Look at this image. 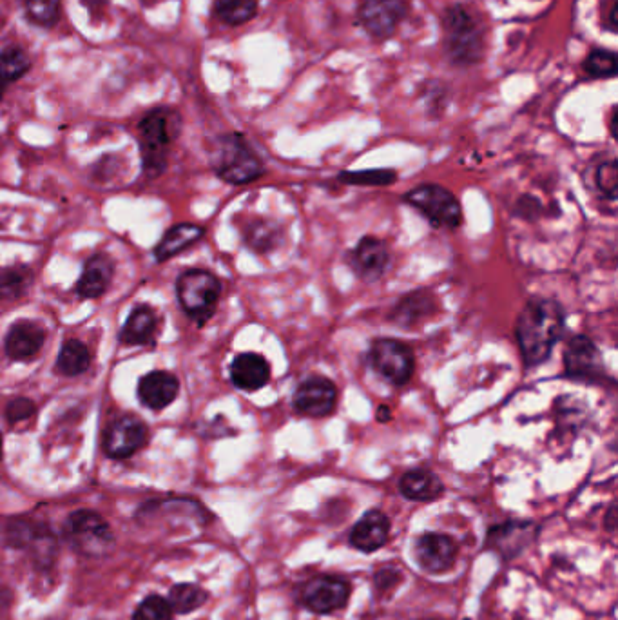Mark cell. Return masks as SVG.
Instances as JSON below:
<instances>
[{"instance_id":"1","label":"cell","mask_w":618,"mask_h":620,"mask_svg":"<svg viewBox=\"0 0 618 620\" xmlns=\"http://www.w3.org/2000/svg\"><path fill=\"white\" fill-rule=\"evenodd\" d=\"M564 309L559 301L535 296L524 305L515 323V336L526 367H539L550 358L564 332Z\"/></svg>"},{"instance_id":"2","label":"cell","mask_w":618,"mask_h":620,"mask_svg":"<svg viewBox=\"0 0 618 620\" xmlns=\"http://www.w3.org/2000/svg\"><path fill=\"white\" fill-rule=\"evenodd\" d=\"M211 164L216 175L227 184L245 185L265 173L260 156L240 135H223L214 142Z\"/></svg>"},{"instance_id":"3","label":"cell","mask_w":618,"mask_h":620,"mask_svg":"<svg viewBox=\"0 0 618 620\" xmlns=\"http://www.w3.org/2000/svg\"><path fill=\"white\" fill-rule=\"evenodd\" d=\"M178 117L167 109H156L140 122V147L145 175L155 178L164 173L169 147L178 135Z\"/></svg>"},{"instance_id":"4","label":"cell","mask_w":618,"mask_h":620,"mask_svg":"<svg viewBox=\"0 0 618 620\" xmlns=\"http://www.w3.org/2000/svg\"><path fill=\"white\" fill-rule=\"evenodd\" d=\"M446 51L455 64L470 66L483 57L484 30L472 11L455 6L445 15Z\"/></svg>"},{"instance_id":"5","label":"cell","mask_w":618,"mask_h":620,"mask_svg":"<svg viewBox=\"0 0 618 620\" xmlns=\"http://www.w3.org/2000/svg\"><path fill=\"white\" fill-rule=\"evenodd\" d=\"M176 292L187 316L203 325L216 310L222 294V283L213 272L193 269L180 276L176 283Z\"/></svg>"},{"instance_id":"6","label":"cell","mask_w":618,"mask_h":620,"mask_svg":"<svg viewBox=\"0 0 618 620\" xmlns=\"http://www.w3.org/2000/svg\"><path fill=\"white\" fill-rule=\"evenodd\" d=\"M405 202L423 214L435 229H457L463 223L459 200L441 185H419L405 194Z\"/></svg>"},{"instance_id":"7","label":"cell","mask_w":618,"mask_h":620,"mask_svg":"<svg viewBox=\"0 0 618 620\" xmlns=\"http://www.w3.org/2000/svg\"><path fill=\"white\" fill-rule=\"evenodd\" d=\"M66 537L69 544L86 557H104L113 552L116 544L106 519L89 510H78L69 515Z\"/></svg>"},{"instance_id":"8","label":"cell","mask_w":618,"mask_h":620,"mask_svg":"<svg viewBox=\"0 0 618 620\" xmlns=\"http://www.w3.org/2000/svg\"><path fill=\"white\" fill-rule=\"evenodd\" d=\"M367 359L374 372L396 387L406 385L416 370V358L412 349L392 338H377L372 341Z\"/></svg>"},{"instance_id":"9","label":"cell","mask_w":618,"mask_h":620,"mask_svg":"<svg viewBox=\"0 0 618 620\" xmlns=\"http://www.w3.org/2000/svg\"><path fill=\"white\" fill-rule=\"evenodd\" d=\"M566 376L579 381H602L606 365L599 347L588 336H575L564 349Z\"/></svg>"},{"instance_id":"10","label":"cell","mask_w":618,"mask_h":620,"mask_svg":"<svg viewBox=\"0 0 618 620\" xmlns=\"http://www.w3.org/2000/svg\"><path fill=\"white\" fill-rule=\"evenodd\" d=\"M294 410L307 417H327L338 405V388L323 376H312L300 383L292 396Z\"/></svg>"},{"instance_id":"11","label":"cell","mask_w":618,"mask_h":620,"mask_svg":"<svg viewBox=\"0 0 618 620\" xmlns=\"http://www.w3.org/2000/svg\"><path fill=\"white\" fill-rule=\"evenodd\" d=\"M406 0H363L359 8V22L370 37L388 39L396 33L397 26L405 19Z\"/></svg>"},{"instance_id":"12","label":"cell","mask_w":618,"mask_h":620,"mask_svg":"<svg viewBox=\"0 0 618 620\" xmlns=\"http://www.w3.org/2000/svg\"><path fill=\"white\" fill-rule=\"evenodd\" d=\"M350 584L338 577H314L301 590V602L314 613H332L347 606Z\"/></svg>"},{"instance_id":"13","label":"cell","mask_w":618,"mask_h":620,"mask_svg":"<svg viewBox=\"0 0 618 620\" xmlns=\"http://www.w3.org/2000/svg\"><path fill=\"white\" fill-rule=\"evenodd\" d=\"M147 441V427L135 416L118 417L104 434V450L113 459H127Z\"/></svg>"},{"instance_id":"14","label":"cell","mask_w":618,"mask_h":620,"mask_svg":"<svg viewBox=\"0 0 618 620\" xmlns=\"http://www.w3.org/2000/svg\"><path fill=\"white\" fill-rule=\"evenodd\" d=\"M348 263L356 276L363 281H377L383 278L390 263V251L385 240L377 236H363L354 251L350 252Z\"/></svg>"},{"instance_id":"15","label":"cell","mask_w":618,"mask_h":620,"mask_svg":"<svg viewBox=\"0 0 618 620\" xmlns=\"http://www.w3.org/2000/svg\"><path fill=\"white\" fill-rule=\"evenodd\" d=\"M459 548L445 533H425L417 539L416 559L428 573H443L454 566Z\"/></svg>"},{"instance_id":"16","label":"cell","mask_w":618,"mask_h":620,"mask_svg":"<svg viewBox=\"0 0 618 620\" xmlns=\"http://www.w3.org/2000/svg\"><path fill=\"white\" fill-rule=\"evenodd\" d=\"M533 537H535V526L532 523L510 521V523L493 526L486 535V548L499 553L504 559H512L532 543Z\"/></svg>"},{"instance_id":"17","label":"cell","mask_w":618,"mask_h":620,"mask_svg":"<svg viewBox=\"0 0 618 620\" xmlns=\"http://www.w3.org/2000/svg\"><path fill=\"white\" fill-rule=\"evenodd\" d=\"M437 310L434 292L419 289L405 294L390 312V321L403 329H416Z\"/></svg>"},{"instance_id":"18","label":"cell","mask_w":618,"mask_h":620,"mask_svg":"<svg viewBox=\"0 0 618 620\" xmlns=\"http://www.w3.org/2000/svg\"><path fill=\"white\" fill-rule=\"evenodd\" d=\"M271 374L269 361L256 352H245L232 361V385L240 390H260L271 381Z\"/></svg>"},{"instance_id":"19","label":"cell","mask_w":618,"mask_h":620,"mask_svg":"<svg viewBox=\"0 0 618 620\" xmlns=\"http://www.w3.org/2000/svg\"><path fill=\"white\" fill-rule=\"evenodd\" d=\"M180 392V381L169 372L156 370L140 379L138 396L145 407L151 410H162L173 403Z\"/></svg>"},{"instance_id":"20","label":"cell","mask_w":618,"mask_h":620,"mask_svg":"<svg viewBox=\"0 0 618 620\" xmlns=\"http://www.w3.org/2000/svg\"><path fill=\"white\" fill-rule=\"evenodd\" d=\"M388 533H390V521L387 515L379 510H370L352 528L350 544L361 552H376L387 543Z\"/></svg>"},{"instance_id":"21","label":"cell","mask_w":618,"mask_h":620,"mask_svg":"<svg viewBox=\"0 0 618 620\" xmlns=\"http://www.w3.org/2000/svg\"><path fill=\"white\" fill-rule=\"evenodd\" d=\"M46 334L37 323L28 320H20L11 325L10 332L6 336V352L8 356L17 361L33 358L44 345Z\"/></svg>"},{"instance_id":"22","label":"cell","mask_w":618,"mask_h":620,"mask_svg":"<svg viewBox=\"0 0 618 620\" xmlns=\"http://www.w3.org/2000/svg\"><path fill=\"white\" fill-rule=\"evenodd\" d=\"M115 263L107 254H97L93 256L84 267V272L78 280L77 292L82 298H98L107 291L109 283L113 280Z\"/></svg>"},{"instance_id":"23","label":"cell","mask_w":618,"mask_h":620,"mask_svg":"<svg viewBox=\"0 0 618 620\" xmlns=\"http://www.w3.org/2000/svg\"><path fill=\"white\" fill-rule=\"evenodd\" d=\"M399 492L410 501L428 503L445 492L443 481L430 470H410L399 481Z\"/></svg>"},{"instance_id":"24","label":"cell","mask_w":618,"mask_h":620,"mask_svg":"<svg viewBox=\"0 0 618 620\" xmlns=\"http://www.w3.org/2000/svg\"><path fill=\"white\" fill-rule=\"evenodd\" d=\"M205 231L200 225L194 223H180L174 225L173 229H169L165 233L162 242L156 245L155 256L158 262H167L169 258H173L176 254L189 249L191 245L202 240Z\"/></svg>"},{"instance_id":"25","label":"cell","mask_w":618,"mask_h":620,"mask_svg":"<svg viewBox=\"0 0 618 620\" xmlns=\"http://www.w3.org/2000/svg\"><path fill=\"white\" fill-rule=\"evenodd\" d=\"M243 242L258 254L274 251L283 243V229L281 225L271 220H252L243 229Z\"/></svg>"},{"instance_id":"26","label":"cell","mask_w":618,"mask_h":620,"mask_svg":"<svg viewBox=\"0 0 618 620\" xmlns=\"http://www.w3.org/2000/svg\"><path fill=\"white\" fill-rule=\"evenodd\" d=\"M156 327H158V320H156L153 309H149L145 305L136 307L129 314L126 325L120 332V340L124 341L126 345H147L149 341H153L155 338Z\"/></svg>"},{"instance_id":"27","label":"cell","mask_w":618,"mask_h":620,"mask_svg":"<svg viewBox=\"0 0 618 620\" xmlns=\"http://www.w3.org/2000/svg\"><path fill=\"white\" fill-rule=\"evenodd\" d=\"M91 367V352L82 341L68 340L60 349L57 370L62 376L75 378Z\"/></svg>"},{"instance_id":"28","label":"cell","mask_w":618,"mask_h":620,"mask_svg":"<svg viewBox=\"0 0 618 620\" xmlns=\"http://www.w3.org/2000/svg\"><path fill=\"white\" fill-rule=\"evenodd\" d=\"M258 0H214V11L218 19L229 26L245 24L256 15Z\"/></svg>"},{"instance_id":"29","label":"cell","mask_w":618,"mask_h":620,"mask_svg":"<svg viewBox=\"0 0 618 620\" xmlns=\"http://www.w3.org/2000/svg\"><path fill=\"white\" fill-rule=\"evenodd\" d=\"M207 601V593L194 584H176L169 593V606L176 613L198 610Z\"/></svg>"},{"instance_id":"30","label":"cell","mask_w":618,"mask_h":620,"mask_svg":"<svg viewBox=\"0 0 618 620\" xmlns=\"http://www.w3.org/2000/svg\"><path fill=\"white\" fill-rule=\"evenodd\" d=\"M31 68V59L22 48L11 46L0 53V80L13 82L24 77Z\"/></svg>"},{"instance_id":"31","label":"cell","mask_w":618,"mask_h":620,"mask_svg":"<svg viewBox=\"0 0 618 620\" xmlns=\"http://www.w3.org/2000/svg\"><path fill=\"white\" fill-rule=\"evenodd\" d=\"M338 178L343 184L381 187V185L394 184L397 180V173L390 169H367V171H345Z\"/></svg>"},{"instance_id":"32","label":"cell","mask_w":618,"mask_h":620,"mask_svg":"<svg viewBox=\"0 0 618 620\" xmlns=\"http://www.w3.org/2000/svg\"><path fill=\"white\" fill-rule=\"evenodd\" d=\"M31 274L26 269H8L0 274V298L15 300L28 291Z\"/></svg>"},{"instance_id":"33","label":"cell","mask_w":618,"mask_h":620,"mask_svg":"<svg viewBox=\"0 0 618 620\" xmlns=\"http://www.w3.org/2000/svg\"><path fill=\"white\" fill-rule=\"evenodd\" d=\"M584 69L590 73L591 77H615V73H617V57H615V53L606 51V49H595V51H591L590 55H588Z\"/></svg>"},{"instance_id":"34","label":"cell","mask_w":618,"mask_h":620,"mask_svg":"<svg viewBox=\"0 0 618 620\" xmlns=\"http://www.w3.org/2000/svg\"><path fill=\"white\" fill-rule=\"evenodd\" d=\"M29 19L40 26H53L60 17V0H26Z\"/></svg>"},{"instance_id":"35","label":"cell","mask_w":618,"mask_h":620,"mask_svg":"<svg viewBox=\"0 0 618 620\" xmlns=\"http://www.w3.org/2000/svg\"><path fill=\"white\" fill-rule=\"evenodd\" d=\"M133 620H173V610L165 599L158 595H151L140 602Z\"/></svg>"},{"instance_id":"36","label":"cell","mask_w":618,"mask_h":620,"mask_svg":"<svg viewBox=\"0 0 618 620\" xmlns=\"http://www.w3.org/2000/svg\"><path fill=\"white\" fill-rule=\"evenodd\" d=\"M597 185H599L600 193L604 194L609 200H615L617 196V184H618V167L615 160H609L604 162L597 169Z\"/></svg>"},{"instance_id":"37","label":"cell","mask_w":618,"mask_h":620,"mask_svg":"<svg viewBox=\"0 0 618 620\" xmlns=\"http://www.w3.org/2000/svg\"><path fill=\"white\" fill-rule=\"evenodd\" d=\"M35 414V403L28 398H17L11 401L6 416L11 423H22Z\"/></svg>"},{"instance_id":"38","label":"cell","mask_w":618,"mask_h":620,"mask_svg":"<svg viewBox=\"0 0 618 620\" xmlns=\"http://www.w3.org/2000/svg\"><path fill=\"white\" fill-rule=\"evenodd\" d=\"M401 579V575L396 570H381L376 575L377 590L385 591L390 588V584H397Z\"/></svg>"},{"instance_id":"39","label":"cell","mask_w":618,"mask_h":620,"mask_svg":"<svg viewBox=\"0 0 618 620\" xmlns=\"http://www.w3.org/2000/svg\"><path fill=\"white\" fill-rule=\"evenodd\" d=\"M80 2H82L93 15L102 13V11L106 10L107 4H109V0H80Z\"/></svg>"},{"instance_id":"40","label":"cell","mask_w":618,"mask_h":620,"mask_svg":"<svg viewBox=\"0 0 618 620\" xmlns=\"http://www.w3.org/2000/svg\"><path fill=\"white\" fill-rule=\"evenodd\" d=\"M390 412H392V410H390V408L388 407H379L377 421H381V423H387V421H390V417H392V414H390Z\"/></svg>"},{"instance_id":"41","label":"cell","mask_w":618,"mask_h":620,"mask_svg":"<svg viewBox=\"0 0 618 620\" xmlns=\"http://www.w3.org/2000/svg\"><path fill=\"white\" fill-rule=\"evenodd\" d=\"M2 97H4V82L0 80V100H2Z\"/></svg>"},{"instance_id":"42","label":"cell","mask_w":618,"mask_h":620,"mask_svg":"<svg viewBox=\"0 0 618 620\" xmlns=\"http://www.w3.org/2000/svg\"><path fill=\"white\" fill-rule=\"evenodd\" d=\"M0 457H2V436H0Z\"/></svg>"},{"instance_id":"43","label":"cell","mask_w":618,"mask_h":620,"mask_svg":"<svg viewBox=\"0 0 618 620\" xmlns=\"http://www.w3.org/2000/svg\"><path fill=\"white\" fill-rule=\"evenodd\" d=\"M423 620H441V619H423Z\"/></svg>"}]
</instances>
